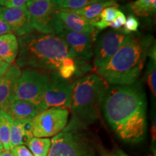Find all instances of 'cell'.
Returning a JSON list of instances; mask_svg holds the SVG:
<instances>
[{
  "label": "cell",
  "instance_id": "1",
  "mask_svg": "<svg viewBox=\"0 0 156 156\" xmlns=\"http://www.w3.org/2000/svg\"><path fill=\"white\" fill-rule=\"evenodd\" d=\"M145 93L140 83L108 86L101 109L116 136L136 143L144 140L147 129Z\"/></svg>",
  "mask_w": 156,
  "mask_h": 156
},
{
  "label": "cell",
  "instance_id": "2",
  "mask_svg": "<svg viewBox=\"0 0 156 156\" xmlns=\"http://www.w3.org/2000/svg\"><path fill=\"white\" fill-rule=\"evenodd\" d=\"M154 44L155 40L151 35H129L109 61L98 68V75L112 85H127L136 83Z\"/></svg>",
  "mask_w": 156,
  "mask_h": 156
},
{
  "label": "cell",
  "instance_id": "3",
  "mask_svg": "<svg viewBox=\"0 0 156 156\" xmlns=\"http://www.w3.org/2000/svg\"><path fill=\"white\" fill-rule=\"evenodd\" d=\"M16 63L19 67L57 72L65 58L73 57L71 51L57 35L30 34L18 39Z\"/></svg>",
  "mask_w": 156,
  "mask_h": 156
},
{
  "label": "cell",
  "instance_id": "4",
  "mask_svg": "<svg viewBox=\"0 0 156 156\" xmlns=\"http://www.w3.org/2000/svg\"><path fill=\"white\" fill-rule=\"evenodd\" d=\"M108 87V83L95 74H89L72 84L70 108L76 126L90 125L98 119Z\"/></svg>",
  "mask_w": 156,
  "mask_h": 156
},
{
  "label": "cell",
  "instance_id": "5",
  "mask_svg": "<svg viewBox=\"0 0 156 156\" xmlns=\"http://www.w3.org/2000/svg\"><path fill=\"white\" fill-rule=\"evenodd\" d=\"M48 80L49 74L41 70L26 68L21 73L17 81L14 101H28L39 107Z\"/></svg>",
  "mask_w": 156,
  "mask_h": 156
},
{
  "label": "cell",
  "instance_id": "6",
  "mask_svg": "<svg viewBox=\"0 0 156 156\" xmlns=\"http://www.w3.org/2000/svg\"><path fill=\"white\" fill-rule=\"evenodd\" d=\"M51 142L47 156H95L87 140L75 132L64 129Z\"/></svg>",
  "mask_w": 156,
  "mask_h": 156
},
{
  "label": "cell",
  "instance_id": "7",
  "mask_svg": "<svg viewBox=\"0 0 156 156\" xmlns=\"http://www.w3.org/2000/svg\"><path fill=\"white\" fill-rule=\"evenodd\" d=\"M69 118L68 109L50 108L41 111L31 121L35 137L49 138L65 129Z\"/></svg>",
  "mask_w": 156,
  "mask_h": 156
},
{
  "label": "cell",
  "instance_id": "8",
  "mask_svg": "<svg viewBox=\"0 0 156 156\" xmlns=\"http://www.w3.org/2000/svg\"><path fill=\"white\" fill-rule=\"evenodd\" d=\"M71 98L72 84L62 79L56 72H53L49 75V80L39 108L41 111L50 108L69 109Z\"/></svg>",
  "mask_w": 156,
  "mask_h": 156
},
{
  "label": "cell",
  "instance_id": "9",
  "mask_svg": "<svg viewBox=\"0 0 156 156\" xmlns=\"http://www.w3.org/2000/svg\"><path fill=\"white\" fill-rule=\"evenodd\" d=\"M33 29L40 34H54L56 13L55 0H37L26 4Z\"/></svg>",
  "mask_w": 156,
  "mask_h": 156
},
{
  "label": "cell",
  "instance_id": "10",
  "mask_svg": "<svg viewBox=\"0 0 156 156\" xmlns=\"http://www.w3.org/2000/svg\"><path fill=\"white\" fill-rule=\"evenodd\" d=\"M128 36L122 30H114L106 31L98 37L93 51L95 67L98 69L107 63L121 48Z\"/></svg>",
  "mask_w": 156,
  "mask_h": 156
},
{
  "label": "cell",
  "instance_id": "11",
  "mask_svg": "<svg viewBox=\"0 0 156 156\" xmlns=\"http://www.w3.org/2000/svg\"><path fill=\"white\" fill-rule=\"evenodd\" d=\"M56 35L65 42L77 63L86 64L93 56V34L76 33L59 28Z\"/></svg>",
  "mask_w": 156,
  "mask_h": 156
},
{
  "label": "cell",
  "instance_id": "12",
  "mask_svg": "<svg viewBox=\"0 0 156 156\" xmlns=\"http://www.w3.org/2000/svg\"><path fill=\"white\" fill-rule=\"evenodd\" d=\"M0 19L10 27L13 33L18 36L29 34L34 31L26 5L21 7H4Z\"/></svg>",
  "mask_w": 156,
  "mask_h": 156
},
{
  "label": "cell",
  "instance_id": "13",
  "mask_svg": "<svg viewBox=\"0 0 156 156\" xmlns=\"http://www.w3.org/2000/svg\"><path fill=\"white\" fill-rule=\"evenodd\" d=\"M55 33L59 28L67 29L76 33L94 34L95 21L89 20L85 17L67 11H57L56 13Z\"/></svg>",
  "mask_w": 156,
  "mask_h": 156
},
{
  "label": "cell",
  "instance_id": "14",
  "mask_svg": "<svg viewBox=\"0 0 156 156\" xmlns=\"http://www.w3.org/2000/svg\"><path fill=\"white\" fill-rule=\"evenodd\" d=\"M21 75L17 65H12L0 78V111L6 108L14 101L17 83Z\"/></svg>",
  "mask_w": 156,
  "mask_h": 156
},
{
  "label": "cell",
  "instance_id": "15",
  "mask_svg": "<svg viewBox=\"0 0 156 156\" xmlns=\"http://www.w3.org/2000/svg\"><path fill=\"white\" fill-rule=\"evenodd\" d=\"M5 112L14 120L32 121L41 112L39 107L25 101H14L6 108Z\"/></svg>",
  "mask_w": 156,
  "mask_h": 156
},
{
  "label": "cell",
  "instance_id": "16",
  "mask_svg": "<svg viewBox=\"0 0 156 156\" xmlns=\"http://www.w3.org/2000/svg\"><path fill=\"white\" fill-rule=\"evenodd\" d=\"M31 121L14 120L11 126L10 147L24 145L33 137Z\"/></svg>",
  "mask_w": 156,
  "mask_h": 156
},
{
  "label": "cell",
  "instance_id": "17",
  "mask_svg": "<svg viewBox=\"0 0 156 156\" xmlns=\"http://www.w3.org/2000/svg\"><path fill=\"white\" fill-rule=\"evenodd\" d=\"M19 51L18 39L13 34L0 36V58L11 64L17 58Z\"/></svg>",
  "mask_w": 156,
  "mask_h": 156
},
{
  "label": "cell",
  "instance_id": "18",
  "mask_svg": "<svg viewBox=\"0 0 156 156\" xmlns=\"http://www.w3.org/2000/svg\"><path fill=\"white\" fill-rule=\"evenodd\" d=\"M110 6H118V4L115 0H108V1L106 2L92 4V5H87L86 7H83V8L76 9V10L67 12L75 13V14L85 17V18L89 20L97 22L98 20L101 12L105 8L110 7Z\"/></svg>",
  "mask_w": 156,
  "mask_h": 156
},
{
  "label": "cell",
  "instance_id": "19",
  "mask_svg": "<svg viewBox=\"0 0 156 156\" xmlns=\"http://www.w3.org/2000/svg\"><path fill=\"white\" fill-rule=\"evenodd\" d=\"M13 120L5 111H0V142L4 150H10V132Z\"/></svg>",
  "mask_w": 156,
  "mask_h": 156
},
{
  "label": "cell",
  "instance_id": "20",
  "mask_svg": "<svg viewBox=\"0 0 156 156\" xmlns=\"http://www.w3.org/2000/svg\"><path fill=\"white\" fill-rule=\"evenodd\" d=\"M51 142L49 138L33 136L26 145L34 156H47L51 147Z\"/></svg>",
  "mask_w": 156,
  "mask_h": 156
},
{
  "label": "cell",
  "instance_id": "21",
  "mask_svg": "<svg viewBox=\"0 0 156 156\" xmlns=\"http://www.w3.org/2000/svg\"><path fill=\"white\" fill-rule=\"evenodd\" d=\"M130 8L137 16L148 17L155 12L156 0H136L130 4Z\"/></svg>",
  "mask_w": 156,
  "mask_h": 156
},
{
  "label": "cell",
  "instance_id": "22",
  "mask_svg": "<svg viewBox=\"0 0 156 156\" xmlns=\"http://www.w3.org/2000/svg\"><path fill=\"white\" fill-rule=\"evenodd\" d=\"M108 0H55L58 11L76 10L92 4L106 2Z\"/></svg>",
  "mask_w": 156,
  "mask_h": 156
},
{
  "label": "cell",
  "instance_id": "23",
  "mask_svg": "<svg viewBox=\"0 0 156 156\" xmlns=\"http://www.w3.org/2000/svg\"><path fill=\"white\" fill-rule=\"evenodd\" d=\"M120 10L118 9V6H110L106 7L101 12L99 18L100 20H98L94 23L95 28L98 30H103L109 26L111 23L114 22L119 15Z\"/></svg>",
  "mask_w": 156,
  "mask_h": 156
},
{
  "label": "cell",
  "instance_id": "24",
  "mask_svg": "<svg viewBox=\"0 0 156 156\" xmlns=\"http://www.w3.org/2000/svg\"><path fill=\"white\" fill-rule=\"evenodd\" d=\"M78 71L79 68L77 61L74 58L69 56L62 61L57 73L62 79L68 80L74 77L75 75H77Z\"/></svg>",
  "mask_w": 156,
  "mask_h": 156
},
{
  "label": "cell",
  "instance_id": "25",
  "mask_svg": "<svg viewBox=\"0 0 156 156\" xmlns=\"http://www.w3.org/2000/svg\"><path fill=\"white\" fill-rule=\"evenodd\" d=\"M156 71H155V60L153 58H150L148 62L147 72H146V79H147V83L151 90L152 95L154 98L156 95Z\"/></svg>",
  "mask_w": 156,
  "mask_h": 156
},
{
  "label": "cell",
  "instance_id": "26",
  "mask_svg": "<svg viewBox=\"0 0 156 156\" xmlns=\"http://www.w3.org/2000/svg\"><path fill=\"white\" fill-rule=\"evenodd\" d=\"M124 26V28L122 30L125 34L130 35L132 33H135L138 30L140 27V22L135 16L129 15L127 18H126V22Z\"/></svg>",
  "mask_w": 156,
  "mask_h": 156
},
{
  "label": "cell",
  "instance_id": "27",
  "mask_svg": "<svg viewBox=\"0 0 156 156\" xmlns=\"http://www.w3.org/2000/svg\"><path fill=\"white\" fill-rule=\"evenodd\" d=\"M30 0H1L0 5L6 8H13V7H21L26 5Z\"/></svg>",
  "mask_w": 156,
  "mask_h": 156
},
{
  "label": "cell",
  "instance_id": "28",
  "mask_svg": "<svg viewBox=\"0 0 156 156\" xmlns=\"http://www.w3.org/2000/svg\"><path fill=\"white\" fill-rule=\"evenodd\" d=\"M10 151L13 156H34L30 150L23 145L15 146L11 148Z\"/></svg>",
  "mask_w": 156,
  "mask_h": 156
},
{
  "label": "cell",
  "instance_id": "29",
  "mask_svg": "<svg viewBox=\"0 0 156 156\" xmlns=\"http://www.w3.org/2000/svg\"><path fill=\"white\" fill-rule=\"evenodd\" d=\"M125 22H126L125 15H124L122 11H120L116 20H115L114 22L111 23L108 27H111L112 28L114 29L115 30H120V29L124 26V24H125Z\"/></svg>",
  "mask_w": 156,
  "mask_h": 156
},
{
  "label": "cell",
  "instance_id": "30",
  "mask_svg": "<svg viewBox=\"0 0 156 156\" xmlns=\"http://www.w3.org/2000/svg\"><path fill=\"white\" fill-rule=\"evenodd\" d=\"M12 30L10 28V27L6 23L5 21L0 19V36H3L5 34H12Z\"/></svg>",
  "mask_w": 156,
  "mask_h": 156
},
{
  "label": "cell",
  "instance_id": "31",
  "mask_svg": "<svg viewBox=\"0 0 156 156\" xmlns=\"http://www.w3.org/2000/svg\"><path fill=\"white\" fill-rule=\"evenodd\" d=\"M109 156H129L128 155H126L125 153L121 151V150H117L114 153H112Z\"/></svg>",
  "mask_w": 156,
  "mask_h": 156
},
{
  "label": "cell",
  "instance_id": "32",
  "mask_svg": "<svg viewBox=\"0 0 156 156\" xmlns=\"http://www.w3.org/2000/svg\"><path fill=\"white\" fill-rule=\"evenodd\" d=\"M0 156H13L10 150H4L0 153Z\"/></svg>",
  "mask_w": 156,
  "mask_h": 156
},
{
  "label": "cell",
  "instance_id": "33",
  "mask_svg": "<svg viewBox=\"0 0 156 156\" xmlns=\"http://www.w3.org/2000/svg\"><path fill=\"white\" fill-rule=\"evenodd\" d=\"M9 66H10V64L6 63L5 62H4L3 60L0 58V69H8Z\"/></svg>",
  "mask_w": 156,
  "mask_h": 156
},
{
  "label": "cell",
  "instance_id": "34",
  "mask_svg": "<svg viewBox=\"0 0 156 156\" xmlns=\"http://www.w3.org/2000/svg\"><path fill=\"white\" fill-rule=\"evenodd\" d=\"M7 69H0V78L2 77V75L5 74V73L7 71Z\"/></svg>",
  "mask_w": 156,
  "mask_h": 156
},
{
  "label": "cell",
  "instance_id": "35",
  "mask_svg": "<svg viewBox=\"0 0 156 156\" xmlns=\"http://www.w3.org/2000/svg\"><path fill=\"white\" fill-rule=\"evenodd\" d=\"M2 151H3V147H2V145L1 142H0V153H1Z\"/></svg>",
  "mask_w": 156,
  "mask_h": 156
},
{
  "label": "cell",
  "instance_id": "36",
  "mask_svg": "<svg viewBox=\"0 0 156 156\" xmlns=\"http://www.w3.org/2000/svg\"><path fill=\"white\" fill-rule=\"evenodd\" d=\"M3 9H4V7H2V6H0V15H1Z\"/></svg>",
  "mask_w": 156,
  "mask_h": 156
},
{
  "label": "cell",
  "instance_id": "37",
  "mask_svg": "<svg viewBox=\"0 0 156 156\" xmlns=\"http://www.w3.org/2000/svg\"><path fill=\"white\" fill-rule=\"evenodd\" d=\"M30 1H37V0H30Z\"/></svg>",
  "mask_w": 156,
  "mask_h": 156
},
{
  "label": "cell",
  "instance_id": "38",
  "mask_svg": "<svg viewBox=\"0 0 156 156\" xmlns=\"http://www.w3.org/2000/svg\"><path fill=\"white\" fill-rule=\"evenodd\" d=\"M103 156H109V155H104Z\"/></svg>",
  "mask_w": 156,
  "mask_h": 156
},
{
  "label": "cell",
  "instance_id": "39",
  "mask_svg": "<svg viewBox=\"0 0 156 156\" xmlns=\"http://www.w3.org/2000/svg\"><path fill=\"white\" fill-rule=\"evenodd\" d=\"M0 1H1V0H0Z\"/></svg>",
  "mask_w": 156,
  "mask_h": 156
}]
</instances>
